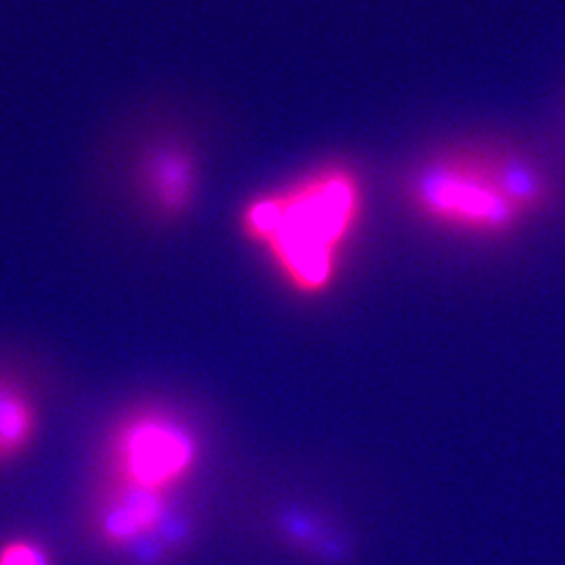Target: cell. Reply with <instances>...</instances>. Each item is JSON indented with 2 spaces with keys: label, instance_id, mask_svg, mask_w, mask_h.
I'll list each match as a JSON object with an SVG mask.
<instances>
[{
  "label": "cell",
  "instance_id": "6da1fadb",
  "mask_svg": "<svg viewBox=\"0 0 565 565\" xmlns=\"http://www.w3.org/2000/svg\"><path fill=\"white\" fill-rule=\"evenodd\" d=\"M363 212L361 177L348 163L327 162L279 189L249 198L237 224L243 239L263 249L294 294L319 298L338 279L345 245Z\"/></svg>",
  "mask_w": 565,
  "mask_h": 565
},
{
  "label": "cell",
  "instance_id": "7a4b0ae2",
  "mask_svg": "<svg viewBox=\"0 0 565 565\" xmlns=\"http://www.w3.org/2000/svg\"><path fill=\"white\" fill-rule=\"evenodd\" d=\"M408 193L436 223L480 235H503L546 202L543 174L509 151L457 149L417 168Z\"/></svg>",
  "mask_w": 565,
  "mask_h": 565
},
{
  "label": "cell",
  "instance_id": "3957f363",
  "mask_svg": "<svg viewBox=\"0 0 565 565\" xmlns=\"http://www.w3.org/2000/svg\"><path fill=\"white\" fill-rule=\"evenodd\" d=\"M202 445L172 411L142 406L124 415L105 445L107 480L174 497L195 473Z\"/></svg>",
  "mask_w": 565,
  "mask_h": 565
},
{
  "label": "cell",
  "instance_id": "277c9868",
  "mask_svg": "<svg viewBox=\"0 0 565 565\" xmlns=\"http://www.w3.org/2000/svg\"><path fill=\"white\" fill-rule=\"evenodd\" d=\"M172 497L107 480L103 486L95 530L103 545L130 548L168 524Z\"/></svg>",
  "mask_w": 565,
  "mask_h": 565
},
{
  "label": "cell",
  "instance_id": "5b68a950",
  "mask_svg": "<svg viewBox=\"0 0 565 565\" xmlns=\"http://www.w3.org/2000/svg\"><path fill=\"white\" fill-rule=\"evenodd\" d=\"M142 191L163 218L182 216L198 195V162L189 149L168 142L151 149L141 162Z\"/></svg>",
  "mask_w": 565,
  "mask_h": 565
},
{
  "label": "cell",
  "instance_id": "8992f818",
  "mask_svg": "<svg viewBox=\"0 0 565 565\" xmlns=\"http://www.w3.org/2000/svg\"><path fill=\"white\" fill-rule=\"evenodd\" d=\"M41 417L34 398L23 385L0 375V465L23 457L39 438Z\"/></svg>",
  "mask_w": 565,
  "mask_h": 565
},
{
  "label": "cell",
  "instance_id": "52a82bcc",
  "mask_svg": "<svg viewBox=\"0 0 565 565\" xmlns=\"http://www.w3.org/2000/svg\"><path fill=\"white\" fill-rule=\"evenodd\" d=\"M0 565H53L46 546L34 539H11L0 546Z\"/></svg>",
  "mask_w": 565,
  "mask_h": 565
}]
</instances>
